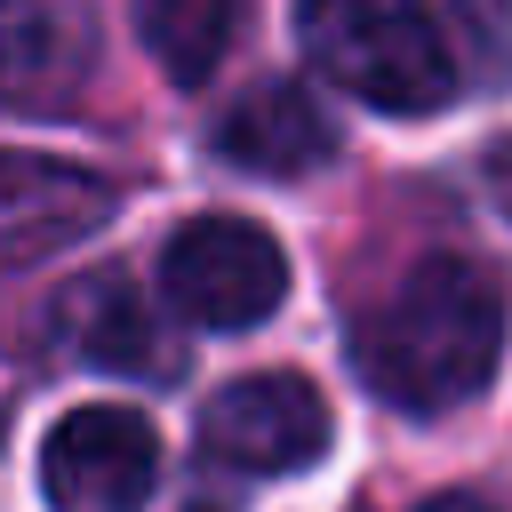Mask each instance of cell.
Returning a JSON list of instances; mask_svg holds the SVG:
<instances>
[{"mask_svg":"<svg viewBox=\"0 0 512 512\" xmlns=\"http://www.w3.org/2000/svg\"><path fill=\"white\" fill-rule=\"evenodd\" d=\"M504 360V280L472 256H424L360 328V376L408 416H448Z\"/></svg>","mask_w":512,"mask_h":512,"instance_id":"6da1fadb","label":"cell"},{"mask_svg":"<svg viewBox=\"0 0 512 512\" xmlns=\"http://www.w3.org/2000/svg\"><path fill=\"white\" fill-rule=\"evenodd\" d=\"M296 40L344 96H360L376 112L416 120V112H440L456 96L448 40L416 0H304Z\"/></svg>","mask_w":512,"mask_h":512,"instance_id":"7a4b0ae2","label":"cell"},{"mask_svg":"<svg viewBox=\"0 0 512 512\" xmlns=\"http://www.w3.org/2000/svg\"><path fill=\"white\" fill-rule=\"evenodd\" d=\"M160 288L192 328H256L288 296V256L248 216H192L160 248Z\"/></svg>","mask_w":512,"mask_h":512,"instance_id":"3957f363","label":"cell"},{"mask_svg":"<svg viewBox=\"0 0 512 512\" xmlns=\"http://www.w3.org/2000/svg\"><path fill=\"white\" fill-rule=\"evenodd\" d=\"M328 400L320 384H304L296 368H256V376H232L208 408H200V448L232 472H256V480H280V472H304L328 456Z\"/></svg>","mask_w":512,"mask_h":512,"instance_id":"277c9868","label":"cell"},{"mask_svg":"<svg viewBox=\"0 0 512 512\" xmlns=\"http://www.w3.org/2000/svg\"><path fill=\"white\" fill-rule=\"evenodd\" d=\"M160 480V432L136 408H72L40 440V496L56 512H144Z\"/></svg>","mask_w":512,"mask_h":512,"instance_id":"5b68a950","label":"cell"},{"mask_svg":"<svg viewBox=\"0 0 512 512\" xmlns=\"http://www.w3.org/2000/svg\"><path fill=\"white\" fill-rule=\"evenodd\" d=\"M96 0H0V104L64 112L96 80Z\"/></svg>","mask_w":512,"mask_h":512,"instance_id":"8992f818","label":"cell"},{"mask_svg":"<svg viewBox=\"0 0 512 512\" xmlns=\"http://www.w3.org/2000/svg\"><path fill=\"white\" fill-rule=\"evenodd\" d=\"M216 152H224L232 168H248V176H312V168L336 152V128H328V112H320L304 88L264 80V88H248V96L216 120Z\"/></svg>","mask_w":512,"mask_h":512,"instance_id":"52a82bcc","label":"cell"},{"mask_svg":"<svg viewBox=\"0 0 512 512\" xmlns=\"http://www.w3.org/2000/svg\"><path fill=\"white\" fill-rule=\"evenodd\" d=\"M136 32L176 88H200L232 48V0H136Z\"/></svg>","mask_w":512,"mask_h":512,"instance_id":"ba28073f","label":"cell"},{"mask_svg":"<svg viewBox=\"0 0 512 512\" xmlns=\"http://www.w3.org/2000/svg\"><path fill=\"white\" fill-rule=\"evenodd\" d=\"M72 312H80V320H72V344H80L96 368H160V360H168L128 280H112V272L88 280V288L72 296Z\"/></svg>","mask_w":512,"mask_h":512,"instance_id":"9c48e42d","label":"cell"},{"mask_svg":"<svg viewBox=\"0 0 512 512\" xmlns=\"http://www.w3.org/2000/svg\"><path fill=\"white\" fill-rule=\"evenodd\" d=\"M480 176H488V200H496V216L512 224V136H496V144L480 152Z\"/></svg>","mask_w":512,"mask_h":512,"instance_id":"30bf717a","label":"cell"},{"mask_svg":"<svg viewBox=\"0 0 512 512\" xmlns=\"http://www.w3.org/2000/svg\"><path fill=\"white\" fill-rule=\"evenodd\" d=\"M416 512H496V504H488V496H464V488H456V496H424Z\"/></svg>","mask_w":512,"mask_h":512,"instance_id":"8fae6325","label":"cell"}]
</instances>
